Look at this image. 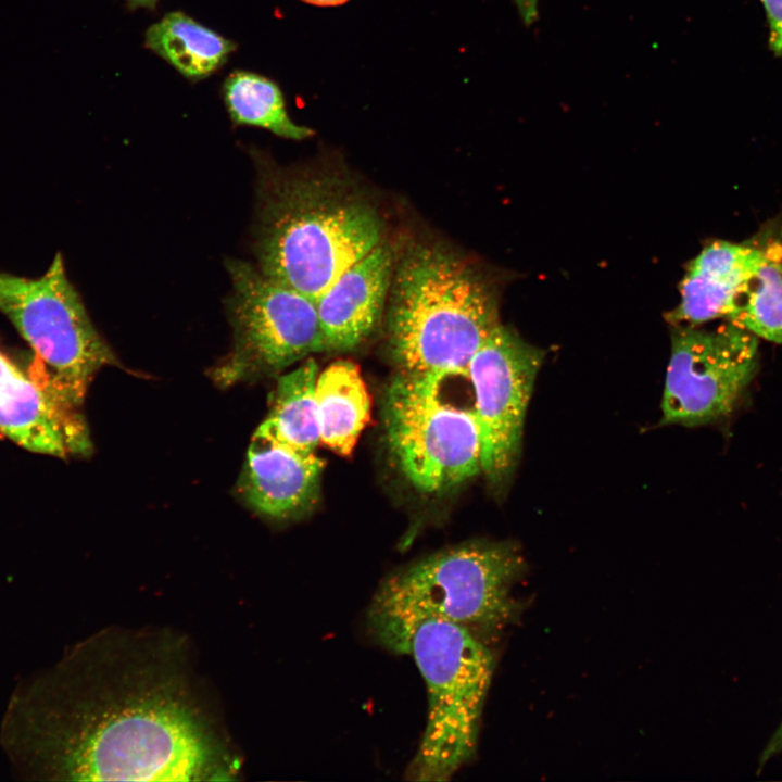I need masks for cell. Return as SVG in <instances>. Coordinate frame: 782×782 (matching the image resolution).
<instances>
[{
  "label": "cell",
  "instance_id": "1",
  "mask_svg": "<svg viewBox=\"0 0 782 782\" xmlns=\"http://www.w3.org/2000/svg\"><path fill=\"white\" fill-rule=\"evenodd\" d=\"M181 636L109 629L12 694L0 743L45 781H219L238 757Z\"/></svg>",
  "mask_w": 782,
  "mask_h": 782
},
{
  "label": "cell",
  "instance_id": "2",
  "mask_svg": "<svg viewBox=\"0 0 782 782\" xmlns=\"http://www.w3.org/2000/svg\"><path fill=\"white\" fill-rule=\"evenodd\" d=\"M255 254L267 277L316 299L382 242L374 205L330 175L262 166Z\"/></svg>",
  "mask_w": 782,
  "mask_h": 782
},
{
  "label": "cell",
  "instance_id": "3",
  "mask_svg": "<svg viewBox=\"0 0 782 782\" xmlns=\"http://www.w3.org/2000/svg\"><path fill=\"white\" fill-rule=\"evenodd\" d=\"M500 324L494 287L469 262L417 243L395 262L389 290V348L401 373L461 375Z\"/></svg>",
  "mask_w": 782,
  "mask_h": 782
},
{
  "label": "cell",
  "instance_id": "4",
  "mask_svg": "<svg viewBox=\"0 0 782 782\" xmlns=\"http://www.w3.org/2000/svg\"><path fill=\"white\" fill-rule=\"evenodd\" d=\"M526 567L520 548L509 541H475L437 552L380 584L367 613L369 632L382 647L403 655L426 620L471 632L505 626L520 611L513 589Z\"/></svg>",
  "mask_w": 782,
  "mask_h": 782
},
{
  "label": "cell",
  "instance_id": "5",
  "mask_svg": "<svg viewBox=\"0 0 782 782\" xmlns=\"http://www.w3.org/2000/svg\"><path fill=\"white\" fill-rule=\"evenodd\" d=\"M428 694L426 728L407 771L417 781H446L476 753L494 658L465 627L426 620L408 646Z\"/></svg>",
  "mask_w": 782,
  "mask_h": 782
},
{
  "label": "cell",
  "instance_id": "6",
  "mask_svg": "<svg viewBox=\"0 0 782 782\" xmlns=\"http://www.w3.org/2000/svg\"><path fill=\"white\" fill-rule=\"evenodd\" d=\"M0 312L34 350L35 379L72 411L101 367L118 365L68 280L60 253L39 278L0 273Z\"/></svg>",
  "mask_w": 782,
  "mask_h": 782
},
{
  "label": "cell",
  "instance_id": "7",
  "mask_svg": "<svg viewBox=\"0 0 782 782\" xmlns=\"http://www.w3.org/2000/svg\"><path fill=\"white\" fill-rule=\"evenodd\" d=\"M442 381L400 373L383 398L390 451L406 479L425 493L444 492L482 472L474 409L445 402Z\"/></svg>",
  "mask_w": 782,
  "mask_h": 782
},
{
  "label": "cell",
  "instance_id": "8",
  "mask_svg": "<svg viewBox=\"0 0 782 782\" xmlns=\"http://www.w3.org/2000/svg\"><path fill=\"white\" fill-rule=\"evenodd\" d=\"M227 269L232 283L227 307L234 345L211 373L217 386L272 375L325 350L315 300L247 262L228 261Z\"/></svg>",
  "mask_w": 782,
  "mask_h": 782
},
{
  "label": "cell",
  "instance_id": "9",
  "mask_svg": "<svg viewBox=\"0 0 782 782\" xmlns=\"http://www.w3.org/2000/svg\"><path fill=\"white\" fill-rule=\"evenodd\" d=\"M758 340L728 321L715 330L676 325L661 424L705 425L729 415L755 378Z\"/></svg>",
  "mask_w": 782,
  "mask_h": 782
},
{
  "label": "cell",
  "instance_id": "10",
  "mask_svg": "<svg viewBox=\"0 0 782 782\" xmlns=\"http://www.w3.org/2000/svg\"><path fill=\"white\" fill-rule=\"evenodd\" d=\"M544 356V350L500 323L469 362L481 468L496 487L509 479L518 462L526 411Z\"/></svg>",
  "mask_w": 782,
  "mask_h": 782
},
{
  "label": "cell",
  "instance_id": "11",
  "mask_svg": "<svg viewBox=\"0 0 782 782\" xmlns=\"http://www.w3.org/2000/svg\"><path fill=\"white\" fill-rule=\"evenodd\" d=\"M0 437L36 453L65 457L90 442L74 411L0 351Z\"/></svg>",
  "mask_w": 782,
  "mask_h": 782
},
{
  "label": "cell",
  "instance_id": "12",
  "mask_svg": "<svg viewBox=\"0 0 782 782\" xmlns=\"http://www.w3.org/2000/svg\"><path fill=\"white\" fill-rule=\"evenodd\" d=\"M325 462L255 431L238 481L243 501L257 514L286 520L301 517L316 504Z\"/></svg>",
  "mask_w": 782,
  "mask_h": 782
},
{
  "label": "cell",
  "instance_id": "13",
  "mask_svg": "<svg viewBox=\"0 0 782 782\" xmlns=\"http://www.w3.org/2000/svg\"><path fill=\"white\" fill-rule=\"evenodd\" d=\"M394 265L391 248L381 242L316 299L325 350H351L371 333L389 295Z\"/></svg>",
  "mask_w": 782,
  "mask_h": 782
},
{
  "label": "cell",
  "instance_id": "14",
  "mask_svg": "<svg viewBox=\"0 0 782 782\" xmlns=\"http://www.w3.org/2000/svg\"><path fill=\"white\" fill-rule=\"evenodd\" d=\"M760 253L759 243L715 241L688 265L680 304L669 314L674 325L696 326L726 317L731 300Z\"/></svg>",
  "mask_w": 782,
  "mask_h": 782
},
{
  "label": "cell",
  "instance_id": "15",
  "mask_svg": "<svg viewBox=\"0 0 782 782\" xmlns=\"http://www.w3.org/2000/svg\"><path fill=\"white\" fill-rule=\"evenodd\" d=\"M315 400L320 443L349 455L370 417V396L358 367L337 361L318 374Z\"/></svg>",
  "mask_w": 782,
  "mask_h": 782
},
{
  "label": "cell",
  "instance_id": "16",
  "mask_svg": "<svg viewBox=\"0 0 782 782\" xmlns=\"http://www.w3.org/2000/svg\"><path fill=\"white\" fill-rule=\"evenodd\" d=\"M146 46L191 80L210 76L236 43L180 11L167 13L146 33Z\"/></svg>",
  "mask_w": 782,
  "mask_h": 782
},
{
  "label": "cell",
  "instance_id": "17",
  "mask_svg": "<svg viewBox=\"0 0 782 782\" xmlns=\"http://www.w3.org/2000/svg\"><path fill=\"white\" fill-rule=\"evenodd\" d=\"M318 367L313 358L279 377L270 412L256 429L272 440L304 454L320 443L315 386Z\"/></svg>",
  "mask_w": 782,
  "mask_h": 782
},
{
  "label": "cell",
  "instance_id": "18",
  "mask_svg": "<svg viewBox=\"0 0 782 782\" xmlns=\"http://www.w3.org/2000/svg\"><path fill=\"white\" fill-rule=\"evenodd\" d=\"M759 247V256L740 282L726 318L757 338L782 344V243Z\"/></svg>",
  "mask_w": 782,
  "mask_h": 782
},
{
  "label": "cell",
  "instance_id": "19",
  "mask_svg": "<svg viewBox=\"0 0 782 782\" xmlns=\"http://www.w3.org/2000/svg\"><path fill=\"white\" fill-rule=\"evenodd\" d=\"M223 94L236 124L262 127L292 140L306 139L314 134L311 128L298 125L290 118L280 88L262 75L234 72L224 83Z\"/></svg>",
  "mask_w": 782,
  "mask_h": 782
},
{
  "label": "cell",
  "instance_id": "20",
  "mask_svg": "<svg viewBox=\"0 0 782 782\" xmlns=\"http://www.w3.org/2000/svg\"><path fill=\"white\" fill-rule=\"evenodd\" d=\"M764 7L769 25L771 50L782 56V0H759Z\"/></svg>",
  "mask_w": 782,
  "mask_h": 782
},
{
  "label": "cell",
  "instance_id": "21",
  "mask_svg": "<svg viewBox=\"0 0 782 782\" xmlns=\"http://www.w3.org/2000/svg\"><path fill=\"white\" fill-rule=\"evenodd\" d=\"M782 751V722L760 755L759 766L762 767L771 757Z\"/></svg>",
  "mask_w": 782,
  "mask_h": 782
},
{
  "label": "cell",
  "instance_id": "22",
  "mask_svg": "<svg viewBox=\"0 0 782 782\" xmlns=\"http://www.w3.org/2000/svg\"><path fill=\"white\" fill-rule=\"evenodd\" d=\"M520 17L527 25H531L538 17L540 0H513Z\"/></svg>",
  "mask_w": 782,
  "mask_h": 782
},
{
  "label": "cell",
  "instance_id": "23",
  "mask_svg": "<svg viewBox=\"0 0 782 782\" xmlns=\"http://www.w3.org/2000/svg\"><path fill=\"white\" fill-rule=\"evenodd\" d=\"M305 3L317 7H335L345 3L349 0H301Z\"/></svg>",
  "mask_w": 782,
  "mask_h": 782
},
{
  "label": "cell",
  "instance_id": "24",
  "mask_svg": "<svg viewBox=\"0 0 782 782\" xmlns=\"http://www.w3.org/2000/svg\"><path fill=\"white\" fill-rule=\"evenodd\" d=\"M131 7L154 8L159 0H126Z\"/></svg>",
  "mask_w": 782,
  "mask_h": 782
}]
</instances>
